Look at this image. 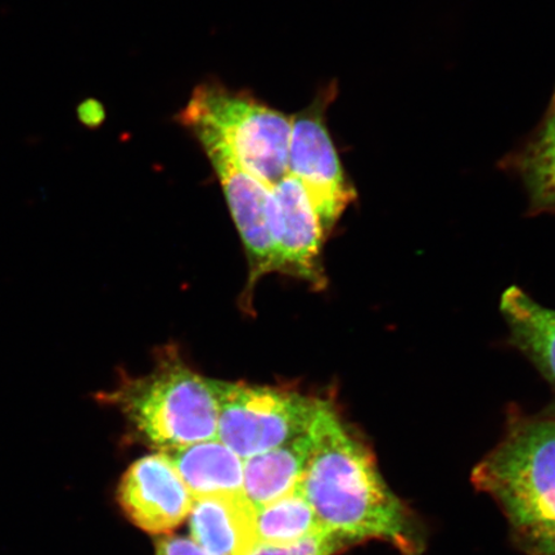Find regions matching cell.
<instances>
[{"label": "cell", "instance_id": "obj_1", "mask_svg": "<svg viewBox=\"0 0 555 555\" xmlns=\"http://www.w3.org/2000/svg\"><path fill=\"white\" fill-rule=\"evenodd\" d=\"M309 433L312 446L300 486L324 529L349 545L378 540L401 555H422L426 535L418 519L331 400L323 399Z\"/></svg>", "mask_w": 555, "mask_h": 555}, {"label": "cell", "instance_id": "obj_5", "mask_svg": "<svg viewBox=\"0 0 555 555\" xmlns=\"http://www.w3.org/2000/svg\"><path fill=\"white\" fill-rule=\"evenodd\" d=\"M218 439L243 461L308 431L323 399L300 391L215 379Z\"/></svg>", "mask_w": 555, "mask_h": 555}, {"label": "cell", "instance_id": "obj_8", "mask_svg": "<svg viewBox=\"0 0 555 555\" xmlns=\"http://www.w3.org/2000/svg\"><path fill=\"white\" fill-rule=\"evenodd\" d=\"M268 224L273 246V272L321 284L324 231L307 192L287 173L268 198Z\"/></svg>", "mask_w": 555, "mask_h": 555}, {"label": "cell", "instance_id": "obj_14", "mask_svg": "<svg viewBox=\"0 0 555 555\" xmlns=\"http://www.w3.org/2000/svg\"><path fill=\"white\" fill-rule=\"evenodd\" d=\"M258 544L293 545L324 530L300 482L276 501L256 511Z\"/></svg>", "mask_w": 555, "mask_h": 555}, {"label": "cell", "instance_id": "obj_9", "mask_svg": "<svg viewBox=\"0 0 555 555\" xmlns=\"http://www.w3.org/2000/svg\"><path fill=\"white\" fill-rule=\"evenodd\" d=\"M125 516L139 529L163 535L190 516L193 496L165 453L131 464L116 490Z\"/></svg>", "mask_w": 555, "mask_h": 555}, {"label": "cell", "instance_id": "obj_2", "mask_svg": "<svg viewBox=\"0 0 555 555\" xmlns=\"http://www.w3.org/2000/svg\"><path fill=\"white\" fill-rule=\"evenodd\" d=\"M526 555H555V421L513 415L503 440L472 472Z\"/></svg>", "mask_w": 555, "mask_h": 555}, {"label": "cell", "instance_id": "obj_11", "mask_svg": "<svg viewBox=\"0 0 555 555\" xmlns=\"http://www.w3.org/2000/svg\"><path fill=\"white\" fill-rule=\"evenodd\" d=\"M307 433L243 461V491L256 511L286 495L301 481L311 451Z\"/></svg>", "mask_w": 555, "mask_h": 555}, {"label": "cell", "instance_id": "obj_16", "mask_svg": "<svg viewBox=\"0 0 555 555\" xmlns=\"http://www.w3.org/2000/svg\"><path fill=\"white\" fill-rule=\"evenodd\" d=\"M347 546L346 541L324 529L293 545L258 544L248 555H336Z\"/></svg>", "mask_w": 555, "mask_h": 555}, {"label": "cell", "instance_id": "obj_10", "mask_svg": "<svg viewBox=\"0 0 555 555\" xmlns=\"http://www.w3.org/2000/svg\"><path fill=\"white\" fill-rule=\"evenodd\" d=\"M194 543L212 555H248L258 545L256 509L243 492L193 499Z\"/></svg>", "mask_w": 555, "mask_h": 555}, {"label": "cell", "instance_id": "obj_13", "mask_svg": "<svg viewBox=\"0 0 555 555\" xmlns=\"http://www.w3.org/2000/svg\"><path fill=\"white\" fill-rule=\"evenodd\" d=\"M501 309L513 341L555 385V310L541 307L518 287L505 291Z\"/></svg>", "mask_w": 555, "mask_h": 555}, {"label": "cell", "instance_id": "obj_12", "mask_svg": "<svg viewBox=\"0 0 555 555\" xmlns=\"http://www.w3.org/2000/svg\"><path fill=\"white\" fill-rule=\"evenodd\" d=\"M165 454L170 457L193 499L245 494L243 460L219 439L192 443Z\"/></svg>", "mask_w": 555, "mask_h": 555}, {"label": "cell", "instance_id": "obj_3", "mask_svg": "<svg viewBox=\"0 0 555 555\" xmlns=\"http://www.w3.org/2000/svg\"><path fill=\"white\" fill-rule=\"evenodd\" d=\"M95 399L119 409L131 429L162 453L218 439L215 379L194 371L176 350H165L150 373L124 376Z\"/></svg>", "mask_w": 555, "mask_h": 555}, {"label": "cell", "instance_id": "obj_7", "mask_svg": "<svg viewBox=\"0 0 555 555\" xmlns=\"http://www.w3.org/2000/svg\"><path fill=\"white\" fill-rule=\"evenodd\" d=\"M218 173L249 262L248 289L273 272V246L268 224L270 189L240 164L229 145L207 128H191Z\"/></svg>", "mask_w": 555, "mask_h": 555}, {"label": "cell", "instance_id": "obj_15", "mask_svg": "<svg viewBox=\"0 0 555 555\" xmlns=\"http://www.w3.org/2000/svg\"><path fill=\"white\" fill-rule=\"evenodd\" d=\"M532 205L555 207V92L535 135L516 157Z\"/></svg>", "mask_w": 555, "mask_h": 555}, {"label": "cell", "instance_id": "obj_6", "mask_svg": "<svg viewBox=\"0 0 555 555\" xmlns=\"http://www.w3.org/2000/svg\"><path fill=\"white\" fill-rule=\"evenodd\" d=\"M336 93V86H330L293 116L288 152V173L307 192L324 233L336 225L356 197L325 125V113Z\"/></svg>", "mask_w": 555, "mask_h": 555}, {"label": "cell", "instance_id": "obj_4", "mask_svg": "<svg viewBox=\"0 0 555 555\" xmlns=\"http://www.w3.org/2000/svg\"><path fill=\"white\" fill-rule=\"evenodd\" d=\"M179 120L189 129L201 127L217 133L243 168L269 189L288 173L293 117L256 100L246 90L203 82L194 89Z\"/></svg>", "mask_w": 555, "mask_h": 555}, {"label": "cell", "instance_id": "obj_17", "mask_svg": "<svg viewBox=\"0 0 555 555\" xmlns=\"http://www.w3.org/2000/svg\"><path fill=\"white\" fill-rule=\"evenodd\" d=\"M155 555H212L192 539L180 537H166L159 539L156 545Z\"/></svg>", "mask_w": 555, "mask_h": 555}]
</instances>
